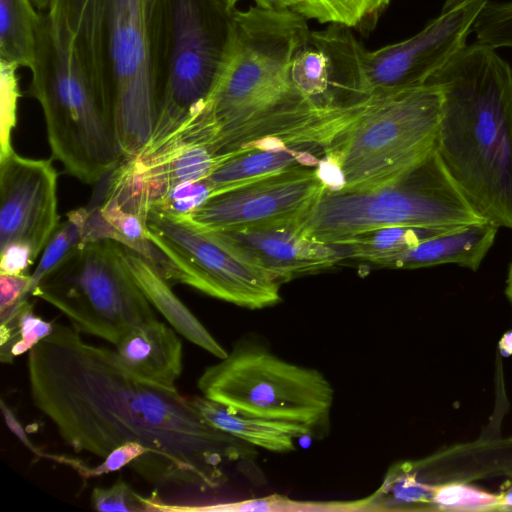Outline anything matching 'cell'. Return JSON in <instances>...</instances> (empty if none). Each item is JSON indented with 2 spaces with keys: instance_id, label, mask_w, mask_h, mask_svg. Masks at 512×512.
Masks as SVG:
<instances>
[{
  "instance_id": "836d02e7",
  "label": "cell",
  "mask_w": 512,
  "mask_h": 512,
  "mask_svg": "<svg viewBox=\"0 0 512 512\" xmlns=\"http://www.w3.org/2000/svg\"><path fill=\"white\" fill-rule=\"evenodd\" d=\"M500 350L505 355L512 354V331L503 335L499 342Z\"/></svg>"
},
{
  "instance_id": "f1b7e54d",
  "label": "cell",
  "mask_w": 512,
  "mask_h": 512,
  "mask_svg": "<svg viewBox=\"0 0 512 512\" xmlns=\"http://www.w3.org/2000/svg\"><path fill=\"white\" fill-rule=\"evenodd\" d=\"M157 500L138 494L123 480L110 487H95L91 494L93 509L105 512H151Z\"/></svg>"
},
{
  "instance_id": "52a82bcc",
  "label": "cell",
  "mask_w": 512,
  "mask_h": 512,
  "mask_svg": "<svg viewBox=\"0 0 512 512\" xmlns=\"http://www.w3.org/2000/svg\"><path fill=\"white\" fill-rule=\"evenodd\" d=\"M442 100L440 87L433 83L375 94L364 112L326 151L341 166L343 189L384 185L431 153Z\"/></svg>"
},
{
  "instance_id": "d590c367",
  "label": "cell",
  "mask_w": 512,
  "mask_h": 512,
  "mask_svg": "<svg viewBox=\"0 0 512 512\" xmlns=\"http://www.w3.org/2000/svg\"><path fill=\"white\" fill-rule=\"evenodd\" d=\"M31 2L38 11H46L52 4L53 0H31Z\"/></svg>"
},
{
  "instance_id": "30bf717a",
  "label": "cell",
  "mask_w": 512,
  "mask_h": 512,
  "mask_svg": "<svg viewBox=\"0 0 512 512\" xmlns=\"http://www.w3.org/2000/svg\"><path fill=\"white\" fill-rule=\"evenodd\" d=\"M146 228L149 240L173 265L172 282L249 309L281 300V283L218 232L156 209L147 214Z\"/></svg>"
},
{
  "instance_id": "9c48e42d",
  "label": "cell",
  "mask_w": 512,
  "mask_h": 512,
  "mask_svg": "<svg viewBox=\"0 0 512 512\" xmlns=\"http://www.w3.org/2000/svg\"><path fill=\"white\" fill-rule=\"evenodd\" d=\"M117 245L110 239L85 243L42 279L32 295L61 311L78 332L114 346L132 328L156 318Z\"/></svg>"
},
{
  "instance_id": "e0dca14e",
  "label": "cell",
  "mask_w": 512,
  "mask_h": 512,
  "mask_svg": "<svg viewBox=\"0 0 512 512\" xmlns=\"http://www.w3.org/2000/svg\"><path fill=\"white\" fill-rule=\"evenodd\" d=\"M117 249L135 283L180 335L218 359L227 356L228 352L173 292L170 282L156 264L123 244L118 243Z\"/></svg>"
},
{
  "instance_id": "ffe728a7",
  "label": "cell",
  "mask_w": 512,
  "mask_h": 512,
  "mask_svg": "<svg viewBox=\"0 0 512 512\" xmlns=\"http://www.w3.org/2000/svg\"><path fill=\"white\" fill-rule=\"evenodd\" d=\"M191 401L204 420L214 428L272 452L294 450L295 440L313 431V428L296 422L238 413L203 395L193 396Z\"/></svg>"
},
{
  "instance_id": "3957f363",
  "label": "cell",
  "mask_w": 512,
  "mask_h": 512,
  "mask_svg": "<svg viewBox=\"0 0 512 512\" xmlns=\"http://www.w3.org/2000/svg\"><path fill=\"white\" fill-rule=\"evenodd\" d=\"M427 83L443 95L435 142L443 165L478 214L512 229V67L477 41Z\"/></svg>"
},
{
  "instance_id": "7402d4cb",
  "label": "cell",
  "mask_w": 512,
  "mask_h": 512,
  "mask_svg": "<svg viewBox=\"0 0 512 512\" xmlns=\"http://www.w3.org/2000/svg\"><path fill=\"white\" fill-rule=\"evenodd\" d=\"M40 19L31 0H0V59L33 70Z\"/></svg>"
},
{
  "instance_id": "4fadbf2b",
  "label": "cell",
  "mask_w": 512,
  "mask_h": 512,
  "mask_svg": "<svg viewBox=\"0 0 512 512\" xmlns=\"http://www.w3.org/2000/svg\"><path fill=\"white\" fill-rule=\"evenodd\" d=\"M325 188L315 168H294L212 194L184 218L206 231L296 226Z\"/></svg>"
},
{
  "instance_id": "603a6c76",
  "label": "cell",
  "mask_w": 512,
  "mask_h": 512,
  "mask_svg": "<svg viewBox=\"0 0 512 512\" xmlns=\"http://www.w3.org/2000/svg\"><path fill=\"white\" fill-rule=\"evenodd\" d=\"M464 227V226H463ZM461 227L387 226L359 233L336 245H342L347 258L373 262L401 253L431 237Z\"/></svg>"
},
{
  "instance_id": "e575fe53",
  "label": "cell",
  "mask_w": 512,
  "mask_h": 512,
  "mask_svg": "<svg viewBox=\"0 0 512 512\" xmlns=\"http://www.w3.org/2000/svg\"><path fill=\"white\" fill-rule=\"evenodd\" d=\"M215 3H217L223 10H225L228 13H231L233 10L236 9V4L239 0H213Z\"/></svg>"
},
{
  "instance_id": "ba28073f",
  "label": "cell",
  "mask_w": 512,
  "mask_h": 512,
  "mask_svg": "<svg viewBox=\"0 0 512 512\" xmlns=\"http://www.w3.org/2000/svg\"><path fill=\"white\" fill-rule=\"evenodd\" d=\"M197 387L204 397L238 413L313 429L327 421L334 402L333 387L320 371L247 341L206 367Z\"/></svg>"
},
{
  "instance_id": "44dd1931",
  "label": "cell",
  "mask_w": 512,
  "mask_h": 512,
  "mask_svg": "<svg viewBox=\"0 0 512 512\" xmlns=\"http://www.w3.org/2000/svg\"><path fill=\"white\" fill-rule=\"evenodd\" d=\"M324 154L321 148L297 146L251 150L228 159L205 180L215 194L290 169L316 168Z\"/></svg>"
},
{
  "instance_id": "9a60e30c",
  "label": "cell",
  "mask_w": 512,
  "mask_h": 512,
  "mask_svg": "<svg viewBox=\"0 0 512 512\" xmlns=\"http://www.w3.org/2000/svg\"><path fill=\"white\" fill-rule=\"evenodd\" d=\"M271 273L279 283L314 274L347 259L342 245L302 235L296 226L243 231H216Z\"/></svg>"
},
{
  "instance_id": "83f0119b",
  "label": "cell",
  "mask_w": 512,
  "mask_h": 512,
  "mask_svg": "<svg viewBox=\"0 0 512 512\" xmlns=\"http://www.w3.org/2000/svg\"><path fill=\"white\" fill-rule=\"evenodd\" d=\"M18 68L17 64L0 59V159L13 151L12 132L20 98Z\"/></svg>"
},
{
  "instance_id": "d6a6232c",
  "label": "cell",
  "mask_w": 512,
  "mask_h": 512,
  "mask_svg": "<svg viewBox=\"0 0 512 512\" xmlns=\"http://www.w3.org/2000/svg\"><path fill=\"white\" fill-rule=\"evenodd\" d=\"M2 411L4 415V419L7 423V426L11 429V431L33 452L41 455V452L38 449H35L31 441L28 439L25 431L23 430L21 424L16 419L13 412L5 405L4 401H1Z\"/></svg>"
},
{
  "instance_id": "8992f818",
  "label": "cell",
  "mask_w": 512,
  "mask_h": 512,
  "mask_svg": "<svg viewBox=\"0 0 512 512\" xmlns=\"http://www.w3.org/2000/svg\"><path fill=\"white\" fill-rule=\"evenodd\" d=\"M170 0H109L108 59L113 117L125 158L148 146L166 85Z\"/></svg>"
},
{
  "instance_id": "5bb4252c",
  "label": "cell",
  "mask_w": 512,
  "mask_h": 512,
  "mask_svg": "<svg viewBox=\"0 0 512 512\" xmlns=\"http://www.w3.org/2000/svg\"><path fill=\"white\" fill-rule=\"evenodd\" d=\"M58 174L51 160L14 150L0 159V252L27 251L35 261L59 226Z\"/></svg>"
},
{
  "instance_id": "8fae6325",
  "label": "cell",
  "mask_w": 512,
  "mask_h": 512,
  "mask_svg": "<svg viewBox=\"0 0 512 512\" xmlns=\"http://www.w3.org/2000/svg\"><path fill=\"white\" fill-rule=\"evenodd\" d=\"M170 8L168 77L151 140L140 155L159 147L203 104L227 38L231 13L213 0H170Z\"/></svg>"
},
{
  "instance_id": "4316f807",
  "label": "cell",
  "mask_w": 512,
  "mask_h": 512,
  "mask_svg": "<svg viewBox=\"0 0 512 512\" xmlns=\"http://www.w3.org/2000/svg\"><path fill=\"white\" fill-rule=\"evenodd\" d=\"M0 329L12 337L10 355L13 359L29 352L37 343L49 336L53 332L54 324L36 316L32 305L26 301L13 317L1 321Z\"/></svg>"
},
{
  "instance_id": "d6986e66",
  "label": "cell",
  "mask_w": 512,
  "mask_h": 512,
  "mask_svg": "<svg viewBox=\"0 0 512 512\" xmlns=\"http://www.w3.org/2000/svg\"><path fill=\"white\" fill-rule=\"evenodd\" d=\"M55 1L61 8L87 77L112 100L108 59L109 0Z\"/></svg>"
},
{
  "instance_id": "ac0fdd59",
  "label": "cell",
  "mask_w": 512,
  "mask_h": 512,
  "mask_svg": "<svg viewBox=\"0 0 512 512\" xmlns=\"http://www.w3.org/2000/svg\"><path fill=\"white\" fill-rule=\"evenodd\" d=\"M498 229L488 221L464 226L426 239L401 253L376 259L372 263L398 269L457 264L477 270L493 245Z\"/></svg>"
},
{
  "instance_id": "f546056e",
  "label": "cell",
  "mask_w": 512,
  "mask_h": 512,
  "mask_svg": "<svg viewBox=\"0 0 512 512\" xmlns=\"http://www.w3.org/2000/svg\"><path fill=\"white\" fill-rule=\"evenodd\" d=\"M212 195L207 181L187 183L170 191L152 209L161 210L177 217H186Z\"/></svg>"
},
{
  "instance_id": "2e32d148",
  "label": "cell",
  "mask_w": 512,
  "mask_h": 512,
  "mask_svg": "<svg viewBox=\"0 0 512 512\" xmlns=\"http://www.w3.org/2000/svg\"><path fill=\"white\" fill-rule=\"evenodd\" d=\"M175 331L154 318L132 328L114 350L124 366L138 377L175 388L183 369V346Z\"/></svg>"
},
{
  "instance_id": "484cf974",
  "label": "cell",
  "mask_w": 512,
  "mask_h": 512,
  "mask_svg": "<svg viewBox=\"0 0 512 512\" xmlns=\"http://www.w3.org/2000/svg\"><path fill=\"white\" fill-rule=\"evenodd\" d=\"M431 504L438 510H502L501 495L493 494L461 482L434 485Z\"/></svg>"
},
{
  "instance_id": "277c9868",
  "label": "cell",
  "mask_w": 512,
  "mask_h": 512,
  "mask_svg": "<svg viewBox=\"0 0 512 512\" xmlns=\"http://www.w3.org/2000/svg\"><path fill=\"white\" fill-rule=\"evenodd\" d=\"M31 73L29 94L42 108L53 157L79 181H100L125 159L112 100L83 70L55 0L41 14L36 65Z\"/></svg>"
},
{
  "instance_id": "d4e9b609",
  "label": "cell",
  "mask_w": 512,
  "mask_h": 512,
  "mask_svg": "<svg viewBox=\"0 0 512 512\" xmlns=\"http://www.w3.org/2000/svg\"><path fill=\"white\" fill-rule=\"evenodd\" d=\"M312 20L371 31L391 0H308Z\"/></svg>"
},
{
  "instance_id": "74e56055",
  "label": "cell",
  "mask_w": 512,
  "mask_h": 512,
  "mask_svg": "<svg viewBox=\"0 0 512 512\" xmlns=\"http://www.w3.org/2000/svg\"><path fill=\"white\" fill-rule=\"evenodd\" d=\"M507 296H508L509 300H510V301H511V303H512V293L507 294Z\"/></svg>"
},
{
  "instance_id": "6da1fadb",
  "label": "cell",
  "mask_w": 512,
  "mask_h": 512,
  "mask_svg": "<svg viewBox=\"0 0 512 512\" xmlns=\"http://www.w3.org/2000/svg\"><path fill=\"white\" fill-rule=\"evenodd\" d=\"M27 372L32 403L64 443L105 458L137 442L148 450L138 474L150 483L215 489L239 455V440L207 423L191 398L138 377L75 328L54 324L28 352Z\"/></svg>"
},
{
  "instance_id": "8d00e7d4",
  "label": "cell",
  "mask_w": 512,
  "mask_h": 512,
  "mask_svg": "<svg viewBox=\"0 0 512 512\" xmlns=\"http://www.w3.org/2000/svg\"><path fill=\"white\" fill-rule=\"evenodd\" d=\"M512 293V264L509 269L508 279H507V288L506 294Z\"/></svg>"
},
{
  "instance_id": "4dcf8cb0",
  "label": "cell",
  "mask_w": 512,
  "mask_h": 512,
  "mask_svg": "<svg viewBox=\"0 0 512 512\" xmlns=\"http://www.w3.org/2000/svg\"><path fill=\"white\" fill-rule=\"evenodd\" d=\"M31 275L0 273V311L28 301Z\"/></svg>"
},
{
  "instance_id": "cb8c5ba5",
  "label": "cell",
  "mask_w": 512,
  "mask_h": 512,
  "mask_svg": "<svg viewBox=\"0 0 512 512\" xmlns=\"http://www.w3.org/2000/svg\"><path fill=\"white\" fill-rule=\"evenodd\" d=\"M90 207H81L70 211L63 223H60L46 247L40 261L31 274L28 296L33 295L36 286L49 273L64 262L76 249L84 245V226Z\"/></svg>"
},
{
  "instance_id": "7c38bea8",
  "label": "cell",
  "mask_w": 512,
  "mask_h": 512,
  "mask_svg": "<svg viewBox=\"0 0 512 512\" xmlns=\"http://www.w3.org/2000/svg\"><path fill=\"white\" fill-rule=\"evenodd\" d=\"M488 0H446L441 13L416 35L367 50L354 39L353 65L369 94L393 93L425 85L467 44Z\"/></svg>"
},
{
  "instance_id": "7a4b0ae2",
  "label": "cell",
  "mask_w": 512,
  "mask_h": 512,
  "mask_svg": "<svg viewBox=\"0 0 512 512\" xmlns=\"http://www.w3.org/2000/svg\"><path fill=\"white\" fill-rule=\"evenodd\" d=\"M310 32L307 19L291 11L233 10L205 101L158 149L201 145L231 158L263 148L327 145L340 115L312 104L289 76Z\"/></svg>"
},
{
  "instance_id": "1f68e13d",
  "label": "cell",
  "mask_w": 512,
  "mask_h": 512,
  "mask_svg": "<svg viewBox=\"0 0 512 512\" xmlns=\"http://www.w3.org/2000/svg\"><path fill=\"white\" fill-rule=\"evenodd\" d=\"M257 7L272 11H291L302 15L307 20L311 18L308 0H254Z\"/></svg>"
},
{
  "instance_id": "5b68a950",
  "label": "cell",
  "mask_w": 512,
  "mask_h": 512,
  "mask_svg": "<svg viewBox=\"0 0 512 512\" xmlns=\"http://www.w3.org/2000/svg\"><path fill=\"white\" fill-rule=\"evenodd\" d=\"M485 221L459 190L434 149L384 185L325 188L296 228L312 240L339 244L359 233L387 226L463 227Z\"/></svg>"
}]
</instances>
